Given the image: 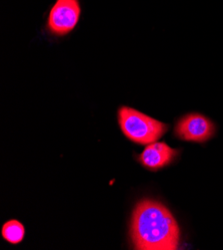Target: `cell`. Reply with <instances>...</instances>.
I'll use <instances>...</instances> for the list:
<instances>
[{
  "label": "cell",
  "instance_id": "obj_1",
  "mask_svg": "<svg viewBox=\"0 0 223 250\" xmlns=\"http://www.w3.org/2000/svg\"><path fill=\"white\" fill-rule=\"evenodd\" d=\"M130 237L138 250H175L179 245L180 229L164 205L143 199L133 210Z\"/></svg>",
  "mask_w": 223,
  "mask_h": 250
},
{
  "label": "cell",
  "instance_id": "obj_2",
  "mask_svg": "<svg viewBox=\"0 0 223 250\" xmlns=\"http://www.w3.org/2000/svg\"><path fill=\"white\" fill-rule=\"evenodd\" d=\"M117 116L122 133L138 145L152 144L168 130L166 124L129 107H121Z\"/></svg>",
  "mask_w": 223,
  "mask_h": 250
},
{
  "label": "cell",
  "instance_id": "obj_3",
  "mask_svg": "<svg viewBox=\"0 0 223 250\" xmlns=\"http://www.w3.org/2000/svg\"><path fill=\"white\" fill-rule=\"evenodd\" d=\"M80 13L78 0H56L48 15L47 28L54 35H66L75 28Z\"/></svg>",
  "mask_w": 223,
  "mask_h": 250
},
{
  "label": "cell",
  "instance_id": "obj_4",
  "mask_svg": "<svg viewBox=\"0 0 223 250\" xmlns=\"http://www.w3.org/2000/svg\"><path fill=\"white\" fill-rule=\"evenodd\" d=\"M174 133L182 141L205 143L215 134V126L205 116L192 113L178 121Z\"/></svg>",
  "mask_w": 223,
  "mask_h": 250
},
{
  "label": "cell",
  "instance_id": "obj_5",
  "mask_svg": "<svg viewBox=\"0 0 223 250\" xmlns=\"http://www.w3.org/2000/svg\"><path fill=\"white\" fill-rule=\"evenodd\" d=\"M178 151L165 143H152L147 145L139 155L138 162L147 169L158 170L170 165L177 156Z\"/></svg>",
  "mask_w": 223,
  "mask_h": 250
},
{
  "label": "cell",
  "instance_id": "obj_6",
  "mask_svg": "<svg viewBox=\"0 0 223 250\" xmlns=\"http://www.w3.org/2000/svg\"><path fill=\"white\" fill-rule=\"evenodd\" d=\"M1 233L7 242L11 244H18L23 240L25 229H24L21 222L12 219L4 223Z\"/></svg>",
  "mask_w": 223,
  "mask_h": 250
}]
</instances>
